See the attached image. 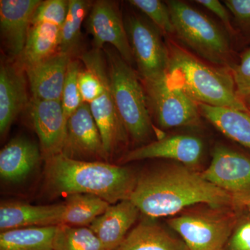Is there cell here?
I'll return each instance as SVG.
<instances>
[{
	"label": "cell",
	"mask_w": 250,
	"mask_h": 250,
	"mask_svg": "<svg viewBox=\"0 0 250 250\" xmlns=\"http://www.w3.org/2000/svg\"><path fill=\"white\" fill-rule=\"evenodd\" d=\"M232 195L206 180L201 173L186 166H167L138 177L130 200L150 218L177 214L197 204L215 208L228 207Z\"/></svg>",
	"instance_id": "6da1fadb"
},
{
	"label": "cell",
	"mask_w": 250,
	"mask_h": 250,
	"mask_svg": "<svg viewBox=\"0 0 250 250\" xmlns=\"http://www.w3.org/2000/svg\"><path fill=\"white\" fill-rule=\"evenodd\" d=\"M137 179L131 169L108 162L73 160L62 154L45 161L44 190L51 197L92 194L115 205L130 200Z\"/></svg>",
	"instance_id": "7a4b0ae2"
},
{
	"label": "cell",
	"mask_w": 250,
	"mask_h": 250,
	"mask_svg": "<svg viewBox=\"0 0 250 250\" xmlns=\"http://www.w3.org/2000/svg\"><path fill=\"white\" fill-rule=\"evenodd\" d=\"M169 81L197 104L248 112L238 97L230 69L207 63L173 39L166 40Z\"/></svg>",
	"instance_id": "3957f363"
},
{
	"label": "cell",
	"mask_w": 250,
	"mask_h": 250,
	"mask_svg": "<svg viewBox=\"0 0 250 250\" xmlns=\"http://www.w3.org/2000/svg\"><path fill=\"white\" fill-rule=\"evenodd\" d=\"M175 37L199 58L216 66L230 68L236 62L231 37L211 18L178 0L166 1Z\"/></svg>",
	"instance_id": "277c9868"
},
{
	"label": "cell",
	"mask_w": 250,
	"mask_h": 250,
	"mask_svg": "<svg viewBox=\"0 0 250 250\" xmlns=\"http://www.w3.org/2000/svg\"><path fill=\"white\" fill-rule=\"evenodd\" d=\"M106 59L112 94L125 129L134 141L144 142L153 125L142 82L119 54L107 50Z\"/></svg>",
	"instance_id": "5b68a950"
},
{
	"label": "cell",
	"mask_w": 250,
	"mask_h": 250,
	"mask_svg": "<svg viewBox=\"0 0 250 250\" xmlns=\"http://www.w3.org/2000/svg\"><path fill=\"white\" fill-rule=\"evenodd\" d=\"M141 82L151 116L161 128L193 127L200 125L202 116L198 104L172 84L167 75L159 80Z\"/></svg>",
	"instance_id": "8992f818"
},
{
	"label": "cell",
	"mask_w": 250,
	"mask_h": 250,
	"mask_svg": "<svg viewBox=\"0 0 250 250\" xmlns=\"http://www.w3.org/2000/svg\"><path fill=\"white\" fill-rule=\"evenodd\" d=\"M85 65L91 67L103 80L104 90L98 98L90 104V111L96 123L105 151L111 157L122 145L127 141V134L117 109L108 77L107 62L102 49L93 48L82 54Z\"/></svg>",
	"instance_id": "52a82bcc"
},
{
	"label": "cell",
	"mask_w": 250,
	"mask_h": 250,
	"mask_svg": "<svg viewBox=\"0 0 250 250\" xmlns=\"http://www.w3.org/2000/svg\"><path fill=\"white\" fill-rule=\"evenodd\" d=\"M125 24L141 81L148 82L166 76L168 50L161 31L139 16H129Z\"/></svg>",
	"instance_id": "ba28073f"
},
{
	"label": "cell",
	"mask_w": 250,
	"mask_h": 250,
	"mask_svg": "<svg viewBox=\"0 0 250 250\" xmlns=\"http://www.w3.org/2000/svg\"><path fill=\"white\" fill-rule=\"evenodd\" d=\"M188 250H223L232 234L234 220L214 213H186L168 220Z\"/></svg>",
	"instance_id": "9c48e42d"
},
{
	"label": "cell",
	"mask_w": 250,
	"mask_h": 250,
	"mask_svg": "<svg viewBox=\"0 0 250 250\" xmlns=\"http://www.w3.org/2000/svg\"><path fill=\"white\" fill-rule=\"evenodd\" d=\"M62 154L73 160L108 162L89 104L83 103L67 121Z\"/></svg>",
	"instance_id": "30bf717a"
},
{
	"label": "cell",
	"mask_w": 250,
	"mask_h": 250,
	"mask_svg": "<svg viewBox=\"0 0 250 250\" xmlns=\"http://www.w3.org/2000/svg\"><path fill=\"white\" fill-rule=\"evenodd\" d=\"M202 176L234 197H250V159L223 146L215 147L209 166Z\"/></svg>",
	"instance_id": "8fae6325"
},
{
	"label": "cell",
	"mask_w": 250,
	"mask_h": 250,
	"mask_svg": "<svg viewBox=\"0 0 250 250\" xmlns=\"http://www.w3.org/2000/svg\"><path fill=\"white\" fill-rule=\"evenodd\" d=\"M87 29L93 36L94 48L102 49L111 44L122 58L130 65L134 59L125 24L116 3L106 0L95 1L90 9Z\"/></svg>",
	"instance_id": "7c38bea8"
},
{
	"label": "cell",
	"mask_w": 250,
	"mask_h": 250,
	"mask_svg": "<svg viewBox=\"0 0 250 250\" xmlns=\"http://www.w3.org/2000/svg\"><path fill=\"white\" fill-rule=\"evenodd\" d=\"M27 108L40 142L42 160L62 154L67 123L62 100L31 98Z\"/></svg>",
	"instance_id": "4fadbf2b"
},
{
	"label": "cell",
	"mask_w": 250,
	"mask_h": 250,
	"mask_svg": "<svg viewBox=\"0 0 250 250\" xmlns=\"http://www.w3.org/2000/svg\"><path fill=\"white\" fill-rule=\"evenodd\" d=\"M203 150V142L197 136L171 135L129 151L123 156L121 163L164 159L177 161L192 168L201 161Z\"/></svg>",
	"instance_id": "5bb4252c"
},
{
	"label": "cell",
	"mask_w": 250,
	"mask_h": 250,
	"mask_svg": "<svg viewBox=\"0 0 250 250\" xmlns=\"http://www.w3.org/2000/svg\"><path fill=\"white\" fill-rule=\"evenodd\" d=\"M41 0H1L0 29L8 51L19 57L25 46L33 16Z\"/></svg>",
	"instance_id": "9a60e30c"
},
{
	"label": "cell",
	"mask_w": 250,
	"mask_h": 250,
	"mask_svg": "<svg viewBox=\"0 0 250 250\" xmlns=\"http://www.w3.org/2000/svg\"><path fill=\"white\" fill-rule=\"evenodd\" d=\"M18 63L0 67V135L4 138L24 108L27 107V81Z\"/></svg>",
	"instance_id": "2e32d148"
},
{
	"label": "cell",
	"mask_w": 250,
	"mask_h": 250,
	"mask_svg": "<svg viewBox=\"0 0 250 250\" xmlns=\"http://www.w3.org/2000/svg\"><path fill=\"white\" fill-rule=\"evenodd\" d=\"M72 57L58 53L24 69L32 98L62 100L67 67Z\"/></svg>",
	"instance_id": "e0dca14e"
},
{
	"label": "cell",
	"mask_w": 250,
	"mask_h": 250,
	"mask_svg": "<svg viewBox=\"0 0 250 250\" xmlns=\"http://www.w3.org/2000/svg\"><path fill=\"white\" fill-rule=\"evenodd\" d=\"M65 205H31L22 202H1L0 231L62 225Z\"/></svg>",
	"instance_id": "ac0fdd59"
},
{
	"label": "cell",
	"mask_w": 250,
	"mask_h": 250,
	"mask_svg": "<svg viewBox=\"0 0 250 250\" xmlns=\"http://www.w3.org/2000/svg\"><path fill=\"white\" fill-rule=\"evenodd\" d=\"M140 213L139 208L131 200H123L110 205L88 228L107 249L117 250L136 223Z\"/></svg>",
	"instance_id": "d6986e66"
},
{
	"label": "cell",
	"mask_w": 250,
	"mask_h": 250,
	"mask_svg": "<svg viewBox=\"0 0 250 250\" xmlns=\"http://www.w3.org/2000/svg\"><path fill=\"white\" fill-rule=\"evenodd\" d=\"M42 159L41 148L22 136L14 138L0 151V177L11 184L25 180Z\"/></svg>",
	"instance_id": "ffe728a7"
},
{
	"label": "cell",
	"mask_w": 250,
	"mask_h": 250,
	"mask_svg": "<svg viewBox=\"0 0 250 250\" xmlns=\"http://www.w3.org/2000/svg\"><path fill=\"white\" fill-rule=\"evenodd\" d=\"M62 42V27L54 24L31 25L25 46L17 63L23 69L58 53Z\"/></svg>",
	"instance_id": "44dd1931"
},
{
	"label": "cell",
	"mask_w": 250,
	"mask_h": 250,
	"mask_svg": "<svg viewBox=\"0 0 250 250\" xmlns=\"http://www.w3.org/2000/svg\"><path fill=\"white\" fill-rule=\"evenodd\" d=\"M202 116L229 139L250 149V114L233 108L198 104Z\"/></svg>",
	"instance_id": "7402d4cb"
},
{
	"label": "cell",
	"mask_w": 250,
	"mask_h": 250,
	"mask_svg": "<svg viewBox=\"0 0 250 250\" xmlns=\"http://www.w3.org/2000/svg\"><path fill=\"white\" fill-rule=\"evenodd\" d=\"M117 250H188L183 241L157 224L143 222L129 231Z\"/></svg>",
	"instance_id": "603a6c76"
},
{
	"label": "cell",
	"mask_w": 250,
	"mask_h": 250,
	"mask_svg": "<svg viewBox=\"0 0 250 250\" xmlns=\"http://www.w3.org/2000/svg\"><path fill=\"white\" fill-rule=\"evenodd\" d=\"M58 226L15 229L1 231L0 250H54V238Z\"/></svg>",
	"instance_id": "cb8c5ba5"
},
{
	"label": "cell",
	"mask_w": 250,
	"mask_h": 250,
	"mask_svg": "<svg viewBox=\"0 0 250 250\" xmlns=\"http://www.w3.org/2000/svg\"><path fill=\"white\" fill-rule=\"evenodd\" d=\"M64 205L65 210L62 225L76 228L89 227L111 205L96 195L80 193L67 196Z\"/></svg>",
	"instance_id": "d4e9b609"
},
{
	"label": "cell",
	"mask_w": 250,
	"mask_h": 250,
	"mask_svg": "<svg viewBox=\"0 0 250 250\" xmlns=\"http://www.w3.org/2000/svg\"><path fill=\"white\" fill-rule=\"evenodd\" d=\"M91 2L85 0H70L66 19L62 27L59 52L73 57L80 50L82 23L91 9Z\"/></svg>",
	"instance_id": "484cf974"
},
{
	"label": "cell",
	"mask_w": 250,
	"mask_h": 250,
	"mask_svg": "<svg viewBox=\"0 0 250 250\" xmlns=\"http://www.w3.org/2000/svg\"><path fill=\"white\" fill-rule=\"evenodd\" d=\"M54 250H109L89 228L61 225L57 227Z\"/></svg>",
	"instance_id": "4316f807"
},
{
	"label": "cell",
	"mask_w": 250,
	"mask_h": 250,
	"mask_svg": "<svg viewBox=\"0 0 250 250\" xmlns=\"http://www.w3.org/2000/svg\"><path fill=\"white\" fill-rule=\"evenodd\" d=\"M129 2L146 15L163 35L170 38L175 35L170 9L166 1L159 0H131Z\"/></svg>",
	"instance_id": "83f0119b"
},
{
	"label": "cell",
	"mask_w": 250,
	"mask_h": 250,
	"mask_svg": "<svg viewBox=\"0 0 250 250\" xmlns=\"http://www.w3.org/2000/svg\"><path fill=\"white\" fill-rule=\"evenodd\" d=\"M81 70L80 62L72 59L67 67L62 98V108L67 122L83 104L78 84L79 74Z\"/></svg>",
	"instance_id": "f1b7e54d"
},
{
	"label": "cell",
	"mask_w": 250,
	"mask_h": 250,
	"mask_svg": "<svg viewBox=\"0 0 250 250\" xmlns=\"http://www.w3.org/2000/svg\"><path fill=\"white\" fill-rule=\"evenodd\" d=\"M68 9L69 1L66 0L41 1L33 16L31 25L46 23L62 27Z\"/></svg>",
	"instance_id": "f546056e"
},
{
	"label": "cell",
	"mask_w": 250,
	"mask_h": 250,
	"mask_svg": "<svg viewBox=\"0 0 250 250\" xmlns=\"http://www.w3.org/2000/svg\"><path fill=\"white\" fill-rule=\"evenodd\" d=\"M224 3L232 15L237 35L250 42V0H226Z\"/></svg>",
	"instance_id": "4dcf8cb0"
},
{
	"label": "cell",
	"mask_w": 250,
	"mask_h": 250,
	"mask_svg": "<svg viewBox=\"0 0 250 250\" xmlns=\"http://www.w3.org/2000/svg\"><path fill=\"white\" fill-rule=\"evenodd\" d=\"M85 67L79 74V88L83 103L90 104L103 93L104 85L98 72L88 65Z\"/></svg>",
	"instance_id": "1f68e13d"
},
{
	"label": "cell",
	"mask_w": 250,
	"mask_h": 250,
	"mask_svg": "<svg viewBox=\"0 0 250 250\" xmlns=\"http://www.w3.org/2000/svg\"><path fill=\"white\" fill-rule=\"evenodd\" d=\"M229 69L236 93L243 101L250 95V47L242 52L239 62L235 63Z\"/></svg>",
	"instance_id": "d6a6232c"
},
{
	"label": "cell",
	"mask_w": 250,
	"mask_h": 250,
	"mask_svg": "<svg viewBox=\"0 0 250 250\" xmlns=\"http://www.w3.org/2000/svg\"><path fill=\"white\" fill-rule=\"evenodd\" d=\"M195 2L201 5L206 9L209 10L214 14L221 21L224 28L230 37L237 38V32L235 29L232 21H231V13L229 12L227 6L222 4L218 0H197Z\"/></svg>",
	"instance_id": "836d02e7"
},
{
	"label": "cell",
	"mask_w": 250,
	"mask_h": 250,
	"mask_svg": "<svg viewBox=\"0 0 250 250\" xmlns=\"http://www.w3.org/2000/svg\"><path fill=\"white\" fill-rule=\"evenodd\" d=\"M227 244L228 250H250V220L235 230Z\"/></svg>",
	"instance_id": "e575fe53"
},
{
	"label": "cell",
	"mask_w": 250,
	"mask_h": 250,
	"mask_svg": "<svg viewBox=\"0 0 250 250\" xmlns=\"http://www.w3.org/2000/svg\"><path fill=\"white\" fill-rule=\"evenodd\" d=\"M243 101H244L245 104H246L247 109H248V113H249L250 114V95H249L248 97H247L246 98H245Z\"/></svg>",
	"instance_id": "d590c367"
},
{
	"label": "cell",
	"mask_w": 250,
	"mask_h": 250,
	"mask_svg": "<svg viewBox=\"0 0 250 250\" xmlns=\"http://www.w3.org/2000/svg\"><path fill=\"white\" fill-rule=\"evenodd\" d=\"M246 204L247 205V207H248V210H249L250 211V197L246 199Z\"/></svg>",
	"instance_id": "8d00e7d4"
}]
</instances>
